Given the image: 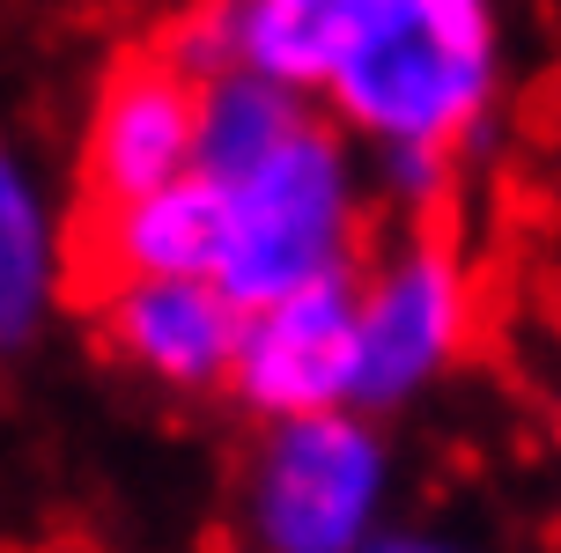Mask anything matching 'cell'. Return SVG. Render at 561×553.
I'll list each match as a JSON object with an SVG mask.
<instances>
[{"instance_id": "obj_8", "label": "cell", "mask_w": 561, "mask_h": 553, "mask_svg": "<svg viewBox=\"0 0 561 553\" xmlns=\"http://www.w3.org/2000/svg\"><path fill=\"white\" fill-rule=\"evenodd\" d=\"M104 339L170 391H215L237 369L244 310L215 280H134L104 296Z\"/></svg>"}, {"instance_id": "obj_11", "label": "cell", "mask_w": 561, "mask_h": 553, "mask_svg": "<svg viewBox=\"0 0 561 553\" xmlns=\"http://www.w3.org/2000/svg\"><path fill=\"white\" fill-rule=\"evenodd\" d=\"M59 296V237L30 185V170L0 148V355L37 339L45 310Z\"/></svg>"}, {"instance_id": "obj_7", "label": "cell", "mask_w": 561, "mask_h": 553, "mask_svg": "<svg viewBox=\"0 0 561 553\" xmlns=\"http://www.w3.org/2000/svg\"><path fill=\"white\" fill-rule=\"evenodd\" d=\"M340 37H347V0H237L222 15L193 23L170 59L207 82V74H252L288 96H325Z\"/></svg>"}, {"instance_id": "obj_4", "label": "cell", "mask_w": 561, "mask_h": 553, "mask_svg": "<svg viewBox=\"0 0 561 553\" xmlns=\"http://www.w3.org/2000/svg\"><path fill=\"white\" fill-rule=\"evenodd\" d=\"M473 332V288L444 244H399L363 274L355 303V414L407 406L444 377Z\"/></svg>"}, {"instance_id": "obj_1", "label": "cell", "mask_w": 561, "mask_h": 553, "mask_svg": "<svg viewBox=\"0 0 561 553\" xmlns=\"http://www.w3.org/2000/svg\"><path fill=\"white\" fill-rule=\"evenodd\" d=\"M503 74V37L480 0H347L333 104L385 155H444L480 134Z\"/></svg>"}, {"instance_id": "obj_5", "label": "cell", "mask_w": 561, "mask_h": 553, "mask_svg": "<svg viewBox=\"0 0 561 553\" xmlns=\"http://www.w3.org/2000/svg\"><path fill=\"white\" fill-rule=\"evenodd\" d=\"M355 303L363 274H333L266 310H244L229 391L274 428L310 414H355Z\"/></svg>"}, {"instance_id": "obj_9", "label": "cell", "mask_w": 561, "mask_h": 553, "mask_svg": "<svg viewBox=\"0 0 561 553\" xmlns=\"http://www.w3.org/2000/svg\"><path fill=\"white\" fill-rule=\"evenodd\" d=\"M222 237H229L222 193L207 177H178L148 199L96 207L82 258L104 296L134 288V280H215L222 274Z\"/></svg>"}, {"instance_id": "obj_12", "label": "cell", "mask_w": 561, "mask_h": 553, "mask_svg": "<svg viewBox=\"0 0 561 553\" xmlns=\"http://www.w3.org/2000/svg\"><path fill=\"white\" fill-rule=\"evenodd\" d=\"M369 553H458V546H444V539H377Z\"/></svg>"}, {"instance_id": "obj_10", "label": "cell", "mask_w": 561, "mask_h": 553, "mask_svg": "<svg viewBox=\"0 0 561 553\" xmlns=\"http://www.w3.org/2000/svg\"><path fill=\"white\" fill-rule=\"evenodd\" d=\"M304 126H310L304 96L266 89V82H252V74H207V82H199L193 177H207V185H237V177H252L266 155H280Z\"/></svg>"}, {"instance_id": "obj_6", "label": "cell", "mask_w": 561, "mask_h": 553, "mask_svg": "<svg viewBox=\"0 0 561 553\" xmlns=\"http://www.w3.org/2000/svg\"><path fill=\"white\" fill-rule=\"evenodd\" d=\"M199 155V82L170 53H140L126 67H112V82L89 111V193L96 207H126L193 177Z\"/></svg>"}, {"instance_id": "obj_3", "label": "cell", "mask_w": 561, "mask_h": 553, "mask_svg": "<svg viewBox=\"0 0 561 553\" xmlns=\"http://www.w3.org/2000/svg\"><path fill=\"white\" fill-rule=\"evenodd\" d=\"M392 495V458L363 414H310L266 428L244 472L252 553H369Z\"/></svg>"}, {"instance_id": "obj_2", "label": "cell", "mask_w": 561, "mask_h": 553, "mask_svg": "<svg viewBox=\"0 0 561 553\" xmlns=\"http://www.w3.org/2000/svg\"><path fill=\"white\" fill-rule=\"evenodd\" d=\"M229 207V237H222V288L237 310H266L296 288H318L333 274H355V237H363V185H355V155L347 140L310 118L304 134L280 155L215 185Z\"/></svg>"}]
</instances>
